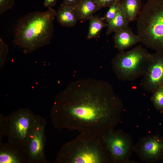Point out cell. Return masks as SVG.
Segmentation results:
<instances>
[{"instance_id":"obj_1","label":"cell","mask_w":163,"mask_h":163,"mask_svg":"<svg viewBox=\"0 0 163 163\" xmlns=\"http://www.w3.org/2000/svg\"><path fill=\"white\" fill-rule=\"evenodd\" d=\"M121 101L111 85L83 81L69 85L56 96L50 110L53 126L101 135L118 123Z\"/></svg>"},{"instance_id":"obj_2","label":"cell","mask_w":163,"mask_h":163,"mask_svg":"<svg viewBox=\"0 0 163 163\" xmlns=\"http://www.w3.org/2000/svg\"><path fill=\"white\" fill-rule=\"evenodd\" d=\"M56 14L52 8L45 12L34 11L24 16L16 27L15 45L28 53L49 43L53 36Z\"/></svg>"},{"instance_id":"obj_3","label":"cell","mask_w":163,"mask_h":163,"mask_svg":"<svg viewBox=\"0 0 163 163\" xmlns=\"http://www.w3.org/2000/svg\"><path fill=\"white\" fill-rule=\"evenodd\" d=\"M111 161L101 135L81 132L62 146L56 163H106Z\"/></svg>"},{"instance_id":"obj_4","label":"cell","mask_w":163,"mask_h":163,"mask_svg":"<svg viewBox=\"0 0 163 163\" xmlns=\"http://www.w3.org/2000/svg\"><path fill=\"white\" fill-rule=\"evenodd\" d=\"M137 35L147 47L163 52V0H149L136 20Z\"/></svg>"},{"instance_id":"obj_5","label":"cell","mask_w":163,"mask_h":163,"mask_svg":"<svg viewBox=\"0 0 163 163\" xmlns=\"http://www.w3.org/2000/svg\"><path fill=\"white\" fill-rule=\"evenodd\" d=\"M151 55L141 45L128 51L120 52L113 59V70L120 80L133 81L143 76Z\"/></svg>"},{"instance_id":"obj_6","label":"cell","mask_w":163,"mask_h":163,"mask_svg":"<svg viewBox=\"0 0 163 163\" xmlns=\"http://www.w3.org/2000/svg\"><path fill=\"white\" fill-rule=\"evenodd\" d=\"M37 115L28 108L15 110L3 116L5 136L9 142L24 148L25 144L35 126Z\"/></svg>"},{"instance_id":"obj_7","label":"cell","mask_w":163,"mask_h":163,"mask_svg":"<svg viewBox=\"0 0 163 163\" xmlns=\"http://www.w3.org/2000/svg\"><path fill=\"white\" fill-rule=\"evenodd\" d=\"M46 125L45 119L37 115L35 126L24 147L28 163H50L47 159L44 151Z\"/></svg>"},{"instance_id":"obj_8","label":"cell","mask_w":163,"mask_h":163,"mask_svg":"<svg viewBox=\"0 0 163 163\" xmlns=\"http://www.w3.org/2000/svg\"><path fill=\"white\" fill-rule=\"evenodd\" d=\"M114 163L125 161L129 155L131 143L128 136L120 130L111 129L101 135Z\"/></svg>"},{"instance_id":"obj_9","label":"cell","mask_w":163,"mask_h":163,"mask_svg":"<svg viewBox=\"0 0 163 163\" xmlns=\"http://www.w3.org/2000/svg\"><path fill=\"white\" fill-rule=\"evenodd\" d=\"M140 83L144 89L153 92L163 85V52L151 54Z\"/></svg>"},{"instance_id":"obj_10","label":"cell","mask_w":163,"mask_h":163,"mask_svg":"<svg viewBox=\"0 0 163 163\" xmlns=\"http://www.w3.org/2000/svg\"><path fill=\"white\" fill-rule=\"evenodd\" d=\"M135 149L142 159L155 160L163 155V140L156 136L145 137L139 140Z\"/></svg>"},{"instance_id":"obj_11","label":"cell","mask_w":163,"mask_h":163,"mask_svg":"<svg viewBox=\"0 0 163 163\" xmlns=\"http://www.w3.org/2000/svg\"><path fill=\"white\" fill-rule=\"evenodd\" d=\"M0 163H28L24 148L9 142L0 144Z\"/></svg>"},{"instance_id":"obj_12","label":"cell","mask_w":163,"mask_h":163,"mask_svg":"<svg viewBox=\"0 0 163 163\" xmlns=\"http://www.w3.org/2000/svg\"><path fill=\"white\" fill-rule=\"evenodd\" d=\"M113 40L115 47L120 52L140 42L137 35L129 27L115 32Z\"/></svg>"},{"instance_id":"obj_13","label":"cell","mask_w":163,"mask_h":163,"mask_svg":"<svg viewBox=\"0 0 163 163\" xmlns=\"http://www.w3.org/2000/svg\"><path fill=\"white\" fill-rule=\"evenodd\" d=\"M56 17L59 24L67 27L74 26L79 20L74 8L63 3L56 11Z\"/></svg>"},{"instance_id":"obj_14","label":"cell","mask_w":163,"mask_h":163,"mask_svg":"<svg viewBox=\"0 0 163 163\" xmlns=\"http://www.w3.org/2000/svg\"><path fill=\"white\" fill-rule=\"evenodd\" d=\"M74 8L79 20L82 21L89 20L101 9L93 0H81Z\"/></svg>"},{"instance_id":"obj_15","label":"cell","mask_w":163,"mask_h":163,"mask_svg":"<svg viewBox=\"0 0 163 163\" xmlns=\"http://www.w3.org/2000/svg\"><path fill=\"white\" fill-rule=\"evenodd\" d=\"M142 0H122L121 8L130 22L136 20L142 8Z\"/></svg>"},{"instance_id":"obj_16","label":"cell","mask_w":163,"mask_h":163,"mask_svg":"<svg viewBox=\"0 0 163 163\" xmlns=\"http://www.w3.org/2000/svg\"><path fill=\"white\" fill-rule=\"evenodd\" d=\"M129 22L121 8V4L120 8L116 16L108 23L107 34L108 35L128 27Z\"/></svg>"},{"instance_id":"obj_17","label":"cell","mask_w":163,"mask_h":163,"mask_svg":"<svg viewBox=\"0 0 163 163\" xmlns=\"http://www.w3.org/2000/svg\"><path fill=\"white\" fill-rule=\"evenodd\" d=\"M89 24L87 38L88 39L99 37L101 30L107 27L108 23L104 21L103 17L91 16L89 19Z\"/></svg>"},{"instance_id":"obj_18","label":"cell","mask_w":163,"mask_h":163,"mask_svg":"<svg viewBox=\"0 0 163 163\" xmlns=\"http://www.w3.org/2000/svg\"><path fill=\"white\" fill-rule=\"evenodd\" d=\"M152 100L155 107L158 109H163V85L158 88L154 92Z\"/></svg>"},{"instance_id":"obj_19","label":"cell","mask_w":163,"mask_h":163,"mask_svg":"<svg viewBox=\"0 0 163 163\" xmlns=\"http://www.w3.org/2000/svg\"><path fill=\"white\" fill-rule=\"evenodd\" d=\"M121 0H119L112 5L103 17L104 21L108 23L113 19L117 14L121 7Z\"/></svg>"},{"instance_id":"obj_20","label":"cell","mask_w":163,"mask_h":163,"mask_svg":"<svg viewBox=\"0 0 163 163\" xmlns=\"http://www.w3.org/2000/svg\"><path fill=\"white\" fill-rule=\"evenodd\" d=\"M9 52L8 45L1 38L0 39V67L5 64Z\"/></svg>"},{"instance_id":"obj_21","label":"cell","mask_w":163,"mask_h":163,"mask_svg":"<svg viewBox=\"0 0 163 163\" xmlns=\"http://www.w3.org/2000/svg\"><path fill=\"white\" fill-rule=\"evenodd\" d=\"M15 0H0V14L11 9L15 4Z\"/></svg>"},{"instance_id":"obj_22","label":"cell","mask_w":163,"mask_h":163,"mask_svg":"<svg viewBox=\"0 0 163 163\" xmlns=\"http://www.w3.org/2000/svg\"><path fill=\"white\" fill-rule=\"evenodd\" d=\"M101 8H102L109 7L116 1L119 0H93Z\"/></svg>"},{"instance_id":"obj_23","label":"cell","mask_w":163,"mask_h":163,"mask_svg":"<svg viewBox=\"0 0 163 163\" xmlns=\"http://www.w3.org/2000/svg\"><path fill=\"white\" fill-rule=\"evenodd\" d=\"M3 115L0 114V144L2 143L3 137L5 136V128L3 120Z\"/></svg>"},{"instance_id":"obj_24","label":"cell","mask_w":163,"mask_h":163,"mask_svg":"<svg viewBox=\"0 0 163 163\" xmlns=\"http://www.w3.org/2000/svg\"><path fill=\"white\" fill-rule=\"evenodd\" d=\"M81 0H63L62 3L74 8L77 5Z\"/></svg>"},{"instance_id":"obj_25","label":"cell","mask_w":163,"mask_h":163,"mask_svg":"<svg viewBox=\"0 0 163 163\" xmlns=\"http://www.w3.org/2000/svg\"><path fill=\"white\" fill-rule=\"evenodd\" d=\"M57 0H44V6L48 8H52L56 4Z\"/></svg>"},{"instance_id":"obj_26","label":"cell","mask_w":163,"mask_h":163,"mask_svg":"<svg viewBox=\"0 0 163 163\" xmlns=\"http://www.w3.org/2000/svg\"><path fill=\"white\" fill-rule=\"evenodd\" d=\"M147 0L148 1V0Z\"/></svg>"}]
</instances>
